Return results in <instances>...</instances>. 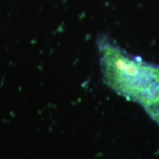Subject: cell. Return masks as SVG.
Returning <instances> with one entry per match:
<instances>
[{"label": "cell", "instance_id": "1", "mask_svg": "<svg viewBox=\"0 0 159 159\" xmlns=\"http://www.w3.org/2000/svg\"><path fill=\"white\" fill-rule=\"evenodd\" d=\"M97 43L105 83L116 94L140 105L159 125V65L130 54L105 35Z\"/></svg>", "mask_w": 159, "mask_h": 159}]
</instances>
